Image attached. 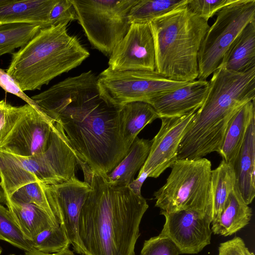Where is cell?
<instances>
[{
    "mask_svg": "<svg viewBox=\"0 0 255 255\" xmlns=\"http://www.w3.org/2000/svg\"><path fill=\"white\" fill-rule=\"evenodd\" d=\"M90 70L70 77L30 98L59 123L80 160L104 178L127 154L120 110L101 95Z\"/></svg>",
    "mask_w": 255,
    "mask_h": 255,
    "instance_id": "1",
    "label": "cell"
},
{
    "mask_svg": "<svg viewBox=\"0 0 255 255\" xmlns=\"http://www.w3.org/2000/svg\"><path fill=\"white\" fill-rule=\"evenodd\" d=\"M81 210L78 233L87 255H135L139 226L148 205L128 186L110 185L94 172Z\"/></svg>",
    "mask_w": 255,
    "mask_h": 255,
    "instance_id": "2",
    "label": "cell"
},
{
    "mask_svg": "<svg viewBox=\"0 0 255 255\" xmlns=\"http://www.w3.org/2000/svg\"><path fill=\"white\" fill-rule=\"evenodd\" d=\"M255 100V67L244 73L219 66L209 81L206 97L187 126L181 146L202 157L220 151L227 130L236 113Z\"/></svg>",
    "mask_w": 255,
    "mask_h": 255,
    "instance_id": "3",
    "label": "cell"
},
{
    "mask_svg": "<svg viewBox=\"0 0 255 255\" xmlns=\"http://www.w3.org/2000/svg\"><path fill=\"white\" fill-rule=\"evenodd\" d=\"M90 56L67 24L41 28L36 35L12 54L6 72L23 91L40 90L55 77L80 65Z\"/></svg>",
    "mask_w": 255,
    "mask_h": 255,
    "instance_id": "4",
    "label": "cell"
},
{
    "mask_svg": "<svg viewBox=\"0 0 255 255\" xmlns=\"http://www.w3.org/2000/svg\"><path fill=\"white\" fill-rule=\"evenodd\" d=\"M152 34L155 71L175 81L189 82L198 76V55L210 26L186 5L149 23Z\"/></svg>",
    "mask_w": 255,
    "mask_h": 255,
    "instance_id": "5",
    "label": "cell"
},
{
    "mask_svg": "<svg viewBox=\"0 0 255 255\" xmlns=\"http://www.w3.org/2000/svg\"><path fill=\"white\" fill-rule=\"evenodd\" d=\"M84 163L77 156L61 125H53L50 142L42 153L20 157L0 151V178L6 201L19 187L34 182L54 185L75 176Z\"/></svg>",
    "mask_w": 255,
    "mask_h": 255,
    "instance_id": "6",
    "label": "cell"
},
{
    "mask_svg": "<svg viewBox=\"0 0 255 255\" xmlns=\"http://www.w3.org/2000/svg\"><path fill=\"white\" fill-rule=\"evenodd\" d=\"M211 162L205 158L177 159L172 165L166 183L154 192L155 206L173 213L182 210L210 217Z\"/></svg>",
    "mask_w": 255,
    "mask_h": 255,
    "instance_id": "7",
    "label": "cell"
},
{
    "mask_svg": "<svg viewBox=\"0 0 255 255\" xmlns=\"http://www.w3.org/2000/svg\"><path fill=\"white\" fill-rule=\"evenodd\" d=\"M139 0H70L77 20L94 48L110 56L127 33L128 14Z\"/></svg>",
    "mask_w": 255,
    "mask_h": 255,
    "instance_id": "8",
    "label": "cell"
},
{
    "mask_svg": "<svg viewBox=\"0 0 255 255\" xmlns=\"http://www.w3.org/2000/svg\"><path fill=\"white\" fill-rule=\"evenodd\" d=\"M255 20V0H235L217 13L198 55L199 80H206L220 66L230 45L250 22Z\"/></svg>",
    "mask_w": 255,
    "mask_h": 255,
    "instance_id": "9",
    "label": "cell"
},
{
    "mask_svg": "<svg viewBox=\"0 0 255 255\" xmlns=\"http://www.w3.org/2000/svg\"><path fill=\"white\" fill-rule=\"evenodd\" d=\"M102 96L117 108L152 99L188 84L169 80L155 71H116L107 68L98 76Z\"/></svg>",
    "mask_w": 255,
    "mask_h": 255,
    "instance_id": "10",
    "label": "cell"
},
{
    "mask_svg": "<svg viewBox=\"0 0 255 255\" xmlns=\"http://www.w3.org/2000/svg\"><path fill=\"white\" fill-rule=\"evenodd\" d=\"M52 213L63 226L74 252L87 255L78 233V222L81 209L91 186L75 176L67 181L54 185L40 182Z\"/></svg>",
    "mask_w": 255,
    "mask_h": 255,
    "instance_id": "11",
    "label": "cell"
},
{
    "mask_svg": "<svg viewBox=\"0 0 255 255\" xmlns=\"http://www.w3.org/2000/svg\"><path fill=\"white\" fill-rule=\"evenodd\" d=\"M24 105L21 115L0 146V151L30 157L42 153L47 149L55 122L30 105Z\"/></svg>",
    "mask_w": 255,
    "mask_h": 255,
    "instance_id": "12",
    "label": "cell"
},
{
    "mask_svg": "<svg viewBox=\"0 0 255 255\" xmlns=\"http://www.w3.org/2000/svg\"><path fill=\"white\" fill-rule=\"evenodd\" d=\"M116 71H155L154 41L149 23H133L116 45L108 61Z\"/></svg>",
    "mask_w": 255,
    "mask_h": 255,
    "instance_id": "13",
    "label": "cell"
},
{
    "mask_svg": "<svg viewBox=\"0 0 255 255\" xmlns=\"http://www.w3.org/2000/svg\"><path fill=\"white\" fill-rule=\"evenodd\" d=\"M160 214L165 218L160 233L176 245L180 254H197L210 244V217L189 210L173 213L160 210Z\"/></svg>",
    "mask_w": 255,
    "mask_h": 255,
    "instance_id": "14",
    "label": "cell"
},
{
    "mask_svg": "<svg viewBox=\"0 0 255 255\" xmlns=\"http://www.w3.org/2000/svg\"><path fill=\"white\" fill-rule=\"evenodd\" d=\"M196 111L180 117L162 118L161 126L152 139L147 158L140 170L148 177L157 178L177 159L179 144Z\"/></svg>",
    "mask_w": 255,
    "mask_h": 255,
    "instance_id": "15",
    "label": "cell"
},
{
    "mask_svg": "<svg viewBox=\"0 0 255 255\" xmlns=\"http://www.w3.org/2000/svg\"><path fill=\"white\" fill-rule=\"evenodd\" d=\"M209 81L194 80L186 85L159 95L148 103L159 119L180 117L197 111L203 104L208 92Z\"/></svg>",
    "mask_w": 255,
    "mask_h": 255,
    "instance_id": "16",
    "label": "cell"
},
{
    "mask_svg": "<svg viewBox=\"0 0 255 255\" xmlns=\"http://www.w3.org/2000/svg\"><path fill=\"white\" fill-rule=\"evenodd\" d=\"M57 0H0V24L26 23L50 27L49 14Z\"/></svg>",
    "mask_w": 255,
    "mask_h": 255,
    "instance_id": "17",
    "label": "cell"
},
{
    "mask_svg": "<svg viewBox=\"0 0 255 255\" xmlns=\"http://www.w3.org/2000/svg\"><path fill=\"white\" fill-rule=\"evenodd\" d=\"M236 185L247 205L255 197V117L251 120L233 164Z\"/></svg>",
    "mask_w": 255,
    "mask_h": 255,
    "instance_id": "18",
    "label": "cell"
},
{
    "mask_svg": "<svg viewBox=\"0 0 255 255\" xmlns=\"http://www.w3.org/2000/svg\"><path fill=\"white\" fill-rule=\"evenodd\" d=\"M219 66L236 73L255 67V20L249 23L233 41Z\"/></svg>",
    "mask_w": 255,
    "mask_h": 255,
    "instance_id": "19",
    "label": "cell"
},
{
    "mask_svg": "<svg viewBox=\"0 0 255 255\" xmlns=\"http://www.w3.org/2000/svg\"><path fill=\"white\" fill-rule=\"evenodd\" d=\"M252 216V209L243 200L235 185L218 218L212 222L214 234L230 236L246 227Z\"/></svg>",
    "mask_w": 255,
    "mask_h": 255,
    "instance_id": "20",
    "label": "cell"
},
{
    "mask_svg": "<svg viewBox=\"0 0 255 255\" xmlns=\"http://www.w3.org/2000/svg\"><path fill=\"white\" fill-rule=\"evenodd\" d=\"M151 144L152 139L137 136L126 156L105 178L107 182L111 185L128 186L146 161Z\"/></svg>",
    "mask_w": 255,
    "mask_h": 255,
    "instance_id": "21",
    "label": "cell"
},
{
    "mask_svg": "<svg viewBox=\"0 0 255 255\" xmlns=\"http://www.w3.org/2000/svg\"><path fill=\"white\" fill-rule=\"evenodd\" d=\"M26 239L31 241L44 230L58 227L44 210L33 204H18L7 200L5 204Z\"/></svg>",
    "mask_w": 255,
    "mask_h": 255,
    "instance_id": "22",
    "label": "cell"
},
{
    "mask_svg": "<svg viewBox=\"0 0 255 255\" xmlns=\"http://www.w3.org/2000/svg\"><path fill=\"white\" fill-rule=\"evenodd\" d=\"M254 117L255 100L245 104L235 115L218 153L226 162L233 164L243 144L248 126Z\"/></svg>",
    "mask_w": 255,
    "mask_h": 255,
    "instance_id": "23",
    "label": "cell"
},
{
    "mask_svg": "<svg viewBox=\"0 0 255 255\" xmlns=\"http://www.w3.org/2000/svg\"><path fill=\"white\" fill-rule=\"evenodd\" d=\"M159 118L152 106L145 102H134L123 106L120 110L123 138L130 147L139 132L148 124Z\"/></svg>",
    "mask_w": 255,
    "mask_h": 255,
    "instance_id": "24",
    "label": "cell"
},
{
    "mask_svg": "<svg viewBox=\"0 0 255 255\" xmlns=\"http://www.w3.org/2000/svg\"><path fill=\"white\" fill-rule=\"evenodd\" d=\"M236 185V179L232 164L222 159L219 166L211 171L209 200L212 222L220 215Z\"/></svg>",
    "mask_w": 255,
    "mask_h": 255,
    "instance_id": "25",
    "label": "cell"
},
{
    "mask_svg": "<svg viewBox=\"0 0 255 255\" xmlns=\"http://www.w3.org/2000/svg\"><path fill=\"white\" fill-rule=\"evenodd\" d=\"M41 28L39 25L26 23L0 24V56L26 45Z\"/></svg>",
    "mask_w": 255,
    "mask_h": 255,
    "instance_id": "26",
    "label": "cell"
},
{
    "mask_svg": "<svg viewBox=\"0 0 255 255\" xmlns=\"http://www.w3.org/2000/svg\"><path fill=\"white\" fill-rule=\"evenodd\" d=\"M188 1V0H139L129 11V23H149L158 17L186 5Z\"/></svg>",
    "mask_w": 255,
    "mask_h": 255,
    "instance_id": "27",
    "label": "cell"
},
{
    "mask_svg": "<svg viewBox=\"0 0 255 255\" xmlns=\"http://www.w3.org/2000/svg\"><path fill=\"white\" fill-rule=\"evenodd\" d=\"M0 240L24 252L33 248L31 242L25 238L10 211L0 203Z\"/></svg>",
    "mask_w": 255,
    "mask_h": 255,
    "instance_id": "28",
    "label": "cell"
},
{
    "mask_svg": "<svg viewBox=\"0 0 255 255\" xmlns=\"http://www.w3.org/2000/svg\"><path fill=\"white\" fill-rule=\"evenodd\" d=\"M32 247L45 253L58 252L70 245L62 226L40 233L31 241Z\"/></svg>",
    "mask_w": 255,
    "mask_h": 255,
    "instance_id": "29",
    "label": "cell"
},
{
    "mask_svg": "<svg viewBox=\"0 0 255 255\" xmlns=\"http://www.w3.org/2000/svg\"><path fill=\"white\" fill-rule=\"evenodd\" d=\"M8 200L15 203L36 205L45 211L55 221L58 223L52 213L40 182L30 183L19 187Z\"/></svg>",
    "mask_w": 255,
    "mask_h": 255,
    "instance_id": "30",
    "label": "cell"
},
{
    "mask_svg": "<svg viewBox=\"0 0 255 255\" xmlns=\"http://www.w3.org/2000/svg\"><path fill=\"white\" fill-rule=\"evenodd\" d=\"M24 105L13 106L0 101V146L9 135L21 115Z\"/></svg>",
    "mask_w": 255,
    "mask_h": 255,
    "instance_id": "31",
    "label": "cell"
},
{
    "mask_svg": "<svg viewBox=\"0 0 255 255\" xmlns=\"http://www.w3.org/2000/svg\"><path fill=\"white\" fill-rule=\"evenodd\" d=\"M176 245L166 236L160 233L145 240L140 255H179Z\"/></svg>",
    "mask_w": 255,
    "mask_h": 255,
    "instance_id": "32",
    "label": "cell"
},
{
    "mask_svg": "<svg viewBox=\"0 0 255 255\" xmlns=\"http://www.w3.org/2000/svg\"><path fill=\"white\" fill-rule=\"evenodd\" d=\"M235 0H188L187 7L193 13L206 21L223 7Z\"/></svg>",
    "mask_w": 255,
    "mask_h": 255,
    "instance_id": "33",
    "label": "cell"
},
{
    "mask_svg": "<svg viewBox=\"0 0 255 255\" xmlns=\"http://www.w3.org/2000/svg\"><path fill=\"white\" fill-rule=\"evenodd\" d=\"M75 20H77V15L70 0H57L50 12V26L67 24Z\"/></svg>",
    "mask_w": 255,
    "mask_h": 255,
    "instance_id": "34",
    "label": "cell"
},
{
    "mask_svg": "<svg viewBox=\"0 0 255 255\" xmlns=\"http://www.w3.org/2000/svg\"><path fill=\"white\" fill-rule=\"evenodd\" d=\"M0 87L5 92L13 94L24 101L28 104L38 110L43 112L34 101L19 87L18 84L9 76L6 71L0 68Z\"/></svg>",
    "mask_w": 255,
    "mask_h": 255,
    "instance_id": "35",
    "label": "cell"
},
{
    "mask_svg": "<svg viewBox=\"0 0 255 255\" xmlns=\"http://www.w3.org/2000/svg\"><path fill=\"white\" fill-rule=\"evenodd\" d=\"M218 255H255L246 247L244 240L239 237L220 244Z\"/></svg>",
    "mask_w": 255,
    "mask_h": 255,
    "instance_id": "36",
    "label": "cell"
},
{
    "mask_svg": "<svg viewBox=\"0 0 255 255\" xmlns=\"http://www.w3.org/2000/svg\"><path fill=\"white\" fill-rule=\"evenodd\" d=\"M148 177V173L139 170L137 177L133 179L128 187L136 195L141 196V188L145 180Z\"/></svg>",
    "mask_w": 255,
    "mask_h": 255,
    "instance_id": "37",
    "label": "cell"
},
{
    "mask_svg": "<svg viewBox=\"0 0 255 255\" xmlns=\"http://www.w3.org/2000/svg\"><path fill=\"white\" fill-rule=\"evenodd\" d=\"M24 255H75L74 252L71 250L69 246H67L60 251L52 254L45 253L40 252L32 248L28 251L24 252Z\"/></svg>",
    "mask_w": 255,
    "mask_h": 255,
    "instance_id": "38",
    "label": "cell"
},
{
    "mask_svg": "<svg viewBox=\"0 0 255 255\" xmlns=\"http://www.w3.org/2000/svg\"><path fill=\"white\" fill-rule=\"evenodd\" d=\"M6 202V198L4 191L1 187V180L0 178V203L5 204Z\"/></svg>",
    "mask_w": 255,
    "mask_h": 255,
    "instance_id": "39",
    "label": "cell"
},
{
    "mask_svg": "<svg viewBox=\"0 0 255 255\" xmlns=\"http://www.w3.org/2000/svg\"><path fill=\"white\" fill-rule=\"evenodd\" d=\"M1 253H2V250H1V248L0 247V255H1Z\"/></svg>",
    "mask_w": 255,
    "mask_h": 255,
    "instance_id": "40",
    "label": "cell"
},
{
    "mask_svg": "<svg viewBox=\"0 0 255 255\" xmlns=\"http://www.w3.org/2000/svg\"><path fill=\"white\" fill-rule=\"evenodd\" d=\"M14 255V254H11V255Z\"/></svg>",
    "mask_w": 255,
    "mask_h": 255,
    "instance_id": "41",
    "label": "cell"
}]
</instances>
